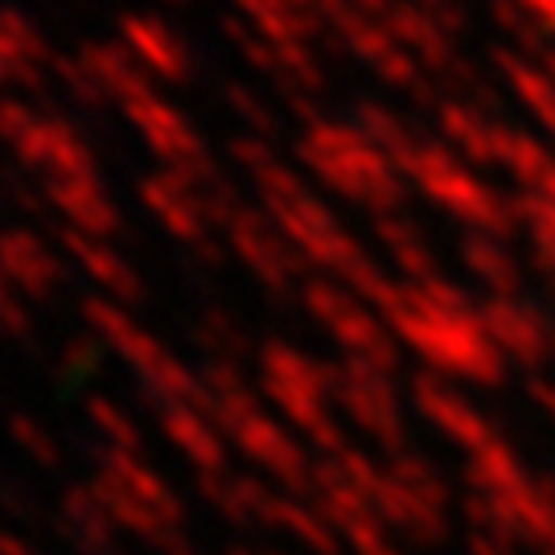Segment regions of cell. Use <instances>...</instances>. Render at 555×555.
I'll list each match as a JSON object with an SVG mask.
<instances>
[{"label":"cell","instance_id":"obj_3","mask_svg":"<svg viewBox=\"0 0 555 555\" xmlns=\"http://www.w3.org/2000/svg\"><path fill=\"white\" fill-rule=\"evenodd\" d=\"M128 124L137 128V137L149 144V153L160 160V169L181 173V178H202L210 173V165L202 157V137L194 132V124L181 116L165 95H144L132 107H124Z\"/></svg>","mask_w":555,"mask_h":555},{"label":"cell","instance_id":"obj_7","mask_svg":"<svg viewBox=\"0 0 555 555\" xmlns=\"http://www.w3.org/2000/svg\"><path fill=\"white\" fill-rule=\"evenodd\" d=\"M0 276L25 293H46L59 280V259L34 231H0Z\"/></svg>","mask_w":555,"mask_h":555},{"label":"cell","instance_id":"obj_1","mask_svg":"<svg viewBox=\"0 0 555 555\" xmlns=\"http://www.w3.org/2000/svg\"><path fill=\"white\" fill-rule=\"evenodd\" d=\"M0 140L46 181L95 173V153L70 124L41 116L21 100H0Z\"/></svg>","mask_w":555,"mask_h":555},{"label":"cell","instance_id":"obj_2","mask_svg":"<svg viewBox=\"0 0 555 555\" xmlns=\"http://www.w3.org/2000/svg\"><path fill=\"white\" fill-rule=\"evenodd\" d=\"M62 79L79 91L82 100H112L119 107H132L137 100L153 95L157 91V79L140 66L124 41H91L82 46L75 62L62 66Z\"/></svg>","mask_w":555,"mask_h":555},{"label":"cell","instance_id":"obj_9","mask_svg":"<svg viewBox=\"0 0 555 555\" xmlns=\"http://www.w3.org/2000/svg\"><path fill=\"white\" fill-rule=\"evenodd\" d=\"M46 59L41 34L17 9H0V82L29 79Z\"/></svg>","mask_w":555,"mask_h":555},{"label":"cell","instance_id":"obj_4","mask_svg":"<svg viewBox=\"0 0 555 555\" xmlns=\"http://www.w3.org/2000/svg\"><path fill=\"white\" fill-rule=\"evenodd\" d=\"M46 198L62 215L66 231L87 238H112L119 231V206L107 194L100 173H75V178L46 181Z\"/></svg>","mask_w":555,"mask_h":555},{"label":"cell","instance_id":"obj_8","mask_svg":"<svg viewBox=\"0 0 555 555\" xmlns=\"http://www.w3.org/2000/svg\"><path fill=\"white\" fill-rule=\"evenodd\" d=\"M62 243H66V251L82 263V272L95 280V284H103V293L124 297V300L140 293L137 268H128V259L119 256L107 238H87V235L66 231V235H62Z\"/></svg>","mask_w":555,"mask_h":555},{"label":"cell","instance_id":"obj_6","mask_svg":"<svg viewBox=\"0 0 555 555\" xmlns=\"http://www.w3.org/2000/svg\"><path fill=\"white\" fill-rule=\"evenodd\" d=\"M119 41L128 46V54H132L153 79L181 82L190 75V50H185V41H181L160 17L124 13V17H119Z\"/></svg>","mask_w":555,"mask_h":555},{"label":"cell","instance_id":"obj_5","mask_svg":"<svg viewBox=\"0 0 555 555\" xmlns=\"http://www.w3.org/2000/svg\"><path fill=\"white\" fill-rule=\"evenodd\" d=\"M140 202L153 219L169 231L181 243H194L206 231V190L185 181L181 173H169V169H157L140 181Z\"/></svg>","mask_w":555,"mask_h":555}]
</instances>
